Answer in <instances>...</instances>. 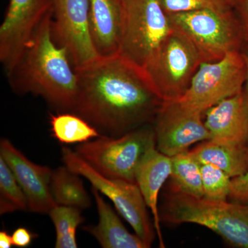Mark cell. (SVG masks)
I'll list each match as a JSON object with an SVG mask.
<instances>
[{
	"mask_svg": "<svg viewBox=\"0 0 248 248\" xmlns=\"http://www.w3.org/2000/svg\"><path fill=\"white\" fill-rule=\"evenodd\" d=\"M79 88L72 112L107 136L154 122L163 100L144 70L120 54L77 68Z\"/></svg>",
	"mask_w": 248,
	"mask_h": 248,
	"instance_id": "1",
	"label": "cell"
},
{
	"mask_svg": "<svg viewBox=\"0 0 248 248\" xmlns=\"http://www.w3.org/2000/svg\"><path fill=\"white\" fill-rule=\"evenodd\" d=\"M8 78L18 92L42 96L60 110H73L79 80L66 48L54 38L53 11L41 23Z\"/></svg>",
	"mask_w": 248,
	"mask_h": 248,
	"instance_id": "2",
	"label": "cell"
},
{
	"mask_svg": "<svg viewBox=\"0 0 248 248\" xmlns=\"http://www.w3.org/2000/svg\"><path fill=\"white\" fill-rule=\"evenodd\" d=\"M159 214L161 221L200 225L233 247L248 248V204L207 200L170 190Z\"/></svg>",
	"mask_w": 248,
	"mask_h": 248,
	"instance_id": "3",
	"label": "cell"
},
{
	"mask_svg": "<svg viewBox=\"0 0 248 248\" xmlns=\"http://www.w3.org/2000/svg\"><path fill=\"white\" fill-rule=\"evenodd\" d=\"M169 16L173 27L190 41L203 62L218 61L227 54L241 51L246 44L235 10H195Z\"/></svg>",
	"mask_w": 248,
	"mask_h": 248,
	"instance_id": "4",
	"label": "cell"
},
{
	"mask_svg": "<svg viewBox=\"0 0 248 248\" xmlns=\"http://www.w3.org/2000/svg\"><path fill=\"white\" fill-rule=\"evenodd\" d=\"M155 145L154 128L146 125L117 138L101 135L78 145L76 152L103 175L136 183L137 168Z\"/></svg>",
	"mask_w": 248,
	"mask_h": 248,
	"instance_id": "5",
	"label": "cell"
},
{
	"mask_svg": "<svg viewBox=\"0 0 248 248\" xmlns=\"http://www.w3.org/2000/svg\"><path fill=\"white\" fill-rule=\"evenodd\" d=\"M122 1L124 27L119 54L143 69L174 27L159 0Z\"/></svg>",
	"mask_w": 248,
	"mask_h": 248,
	"instance_id": "6",
	"label": "cell"
},
{
	"mask_svg": "<svg viewBox=\"0 0 248 248\" xmlns=\"http://www.w3.org/2000/svg\"><path fill=\"white\" fill-rule=\"evenodd\" d=\"M62 153L65 166L87 179L93 187L107 196L113 203L117 211L133 228L135 234L151 248L156 231L138 184L103 175L77 154L76 152L72 151L66 147L62 148Z\"/></svg>",
	"mask_w": 248,
	"mask_h": 248,
	"instance_id": "7",
	"label": "cell"
},
{
	"mask_svg": "<svg viewBox=\"0 0 248 248\" xmlns=\"http://www.w3.org/2000/svg\"><path fill=\"white\" fill-rule=\"evenodd\" d=\"M202 62L190 41L174 27L143 70L163 102L174 101L187 92Z\"/></svg>",
	"mask_w": 248,
	"mask_h": 248,
	"instance_id": "8",
	"label": "cell"
},
{
	"mask_svg": "<svg viewBox=\"0 0 248 248\" xmlns=\"http://www.w3.org/2000/svg\"><path fill=\"white\" fill-rule=\"evenodd\" d=\"M248 63L243 50L227 54L221 60L202 62L187 92L180 101L200 113L243 91Z\"/></svg>",
	"mask_w": 248,
	"mask_h": 248,
	"instance_id": "9",
	"label": "cell"
},
{
	"mask_svg": "<svg viewBox=\"0 0 248 248\" xmlns=\"http://www.w3.org/2000/svg\"><path fill=\"white\" fill-rule=\"evenodd\" d=\"M52 11V0H9L0 27V61L7 77L16 69L39 26Z\"/></svg>",
	"mask_w": 248,
	"mask_h": 248,
	"instance_id": "10",
	"label": "cell"
},
{
	"mask_svg": "<svg viewBox=\"0 0 248 248\" xmlns=\"http://www.w3.org/2000/svg\"><path fill=\"white\" fill-rule=\"evenodd\" d=\"M52 4L54 38L66 48L75 68L100 58L90 31L89 0H52Z\"/></svg>",
	"mask_w": 248,
	"mask_h": 248,
	"instance_id": "11",
	"label": "cell"
},
{
	"mask_svg": "<svg viewBox=\"0 0 248 248\" xmlns=\"http://www.w3.org/2000/svg\"><path fill=\"white\" fill-rule=\"evenodd\" d=\"M203 116L180 101H164L153 126L158 151L171 157L188 151L197 142L210 140Z\"/></svg>",
	"mask_w": 248,
	"mask_h": 248,
	"instance_id": "12",
	"label": "cell"
},
{
	"mask_svg": "<svg viewBox=\"0 0 248 248\" xmlns=\"http://www.w3.org/2000/svg\"><path fill=\"white\" fill-rule=\"evenodd\" d=\"M0 156L9 166L24 191L30 211L49 214L58 205L50 190L53 170L50 168L32 162L6 139L0 142Z\"/></svg>",
	"mask_w": 248,
	"mask_h": 248,
	"instance_id": "13",
	"label": "cell"
},
{
	"mask_svg": "<svg viewBox=\"0 0 248 248\" xmlns=\"http://www.w3.org/2000/svg\"><path fill=\"white\" fill-rule=\"evenodd\" d=\"M90 31L100 57L118 54L124 27L122 0H89Z\"/></svg>",
	"mask_w": 248,
	"mask_h": 248,
	"instance_id": "14",
	"label": "cell"
},
{
	"mask_svg": "<svg viewBox=\"0 0 248 248\" xmlns=\"http://www.w3.org/2000/svg\"><path fill=\"white\" fill-rule=\"evenodd\" d=\"M242 91L205 111L204 124L210 140L246 146L248 120Z\"/></svg>",
	"mask_w": 248,
	"mask_h": 248,
	"instance_id": "15",
	"label": "cell"
},
{
	"mask_svg": "<svg viewBox=\"0 0 248 248\" xmlns=\"http://www.w3.org/2000/svg\"><path fill=\"white\" fill-rule=\"evenodd\" d=\"M171 171V157L158 151L155 145L146 152L135 172V182L141 190L147 206L153 214V224L161 248H165V246L161 234L158 201L160 191L170 177Z\"/></svg>",
	"mask_w": 248,
	"mask_h": 248,
	"instance_id": "16",
	"label": "cell"
},
{
	"mask_svg": "<svg viewBox=\"0 0 248 248\" xmlns=\"http://www.w3.org/2000/svg\"><path fill=\"white\" fill-rule=\"evenodd\" d=\"M92 193L96 205L99 222L97 226L84 227L86 232L94 236L104 248H148L136 234L127 231L113 209L106 202L99 191L92 187Z\"/></svg>",
	"mask_w": 248,
	"mask_h": 248,
	"instance_id": "17",
	"label": "cell"
},
{
	"mask_svg": "<svg viewBox=\"0 0 248 248\" xmlns=\"http://www.w3.org/2000/svg\"><path fill=\"white\" fill-rule=\"evenodd\" d=\"M201 164L215 165L232 178L248 172V147L208 140L190 150Z\"/></svg>",
	"mask_w": 248,
	"mask_h": 248,
	"instance_id": "18",
	"label": "cell"
},
{
	"mask_svg": "<svg viewBox=\"0 0 248 248\" xmlns=\"http://www.w3.org/2000/svg\"><path fill=\"white\" fill-rule=\"evenodd\" d=\"M50 190L58 205L75 207L80 210L89 208L91 205V198L80 175L66 166H60L53 170Z\"/></svg>",
	"mask_w": 248,
	"mask_h": 248,
	"instance_id": "19",
	"label": "cell"
},
{
	"mask_svg": "<svg viewBox=\"0 0 248 248\" xmlns=\"http://www.w3.org/2000/svg\"><path fill=\"white\" fill-rule=\"evenodd\" d=\"M171 186L170 190L195 197H203L202 164L190 150L171 156Z\"/></svg>",
	"mask_w": 248,
	"mask_h": 248,
	"instance_id": "20",
	"label": "cell"
},
{
	"mask_svg": "<svg viewBox=\"0 0 248 248\" xmlns=\"http://www.w3.org/2000/svg\"><path fill=\"white\" fill-rule=\"evenodd\" d=\"M50 124L53 138L64 144L85 143L102 135L95 127L76 113L50 115Z\"/></svg>",
	"mask_w": 248,
	"mask_h": 248,
	"instance_id": "21",
	"label": "cell"
},
{
	"mask_svg": "<svg viewBox=\"0 0 248 248\" xmlns=\"http://www.w3.org/2000/svg\"><path fill=\"white\" fill-rule=\"evenodd\" d=\"M56 232L55 248H77L76 231L84 221L81 210L75 207L58 205L48 214Z\"/></svg>",
	"mask_w": 248,
	"mask_h": 248,
	"instance_id": "22",
	"label": "cell"
},
{
	"mask_svg": "<svg viewBox=\"0 0 248 248\" xmlns=\"http://www.w3.org/2000/svg\"><path fill=\"white\" fill-rule=\"evenodd\" d=\"M29 209L24 191L2 157L0 156V214Z\"/></svg>",
	"mask_w": 248,
	"mask_h": 248,
	"instance_id": "23",
	"label": "cell"
},
{
	"mask_svg": "<svg viewBox=\"0 0 248 248\" xmlns=\"http://www.w3.org/2000/svg\"><path fill=\"white\" fill-rule=\"evenodd\" d=\"M203 197L213 201H228L232 178L219 168L210 164H202Z\"/></svg>",
	"mask_w": 248,
	"mask_h": 248,
	"instance_id": "24",
	"label": "cell"
},
{
	"mask_svg": "<svg viewBox=\"0 0 248 248\" xmlns=\"http://www.w3.org/2000/svg\"><path fill=\"white\" fill-rule=\"evenodd\" d=\"M239 0H159L168 14L209 9L217 11H233Z\"/></svg>",
	"mask_w": 248,
	"mask_h": 248,
	"instance_id": "25",
	"label": "cell"
},
{
	"mask_svg": "<svg viewBox=\"0 0 248 248\" xmlns=\"http://www.w3.org/2000/svg\"><path fill=\"white\" fill-rule=\"evenodd\" d=\"M228 200L235 203L248 204V172L232 179Z\"/></svg>",
	"mask_w": 248,
	"mask_h": 248,
	"instance_id": "26",
	"label": "cell"
},
{
	"mask_svg": "<svg viewBox=\"0 0 248 248\" xmlns=\"http://www.w3.org/2000/svg\"><path fill=\"white\" fill-rule=\"evenodd\" d=\"M36 237H37V234L31 232L27 228L20 227L16 229L13 233V244H14V246L18 248L29 247Z\"/></svg>",
	"mask_w": 248,
	"mask_h": 248,
	"instance_id": "27",
	"label": "cell"
},
{
	"mask_svg": "<svg viewBox=\"0 0 248 248\" xmlns=\"http://www.w3.org/2000/svg\"><path fill=\"white\" fill-rule=\"evenodd\" d=\"M235 11L241 24L245 43L248 45V0H239Z\"/></svg>",
	"mask_w": 248,
	"mask_h": 248,
	"instance_id": "28",
	"label": "cell"
},
{
	"mask_svg": "<svg viewBox=\"0 0 248 248\" xmlns=\"http://www.w3.org/2000/svg\"><path fill=\"white\" fill-rule=\"evenodd\" d=\"M243 51L246 55V60H247L248 63V73L246 81L245 82L244 89H243V95H244L245 107H246V112H247L248 120V45L245 44L244 48L242 49ZM246 146L248 147V133L247 141H246Z\"/></svg>",
	"mask_w": 248,
	"mask_h": 248,
	"instance_id": "29",
	"label": "cell"
},
{
	"mask_svg": "<svg viewBox=\"0 0 248 248\" xmlns=\"http://www.w3.org/2000/svg\"><path fill=\"white\" fill-rule=\"evenodd\" d=\"M14 246L12 236H10L9 233L5 231L0 232V248H10Z\"/></svg>",
	"mask_w": 248,
	"mask_h": 248,
	"instance_id": "30",
	"label": "cell"
}]
</instances>
